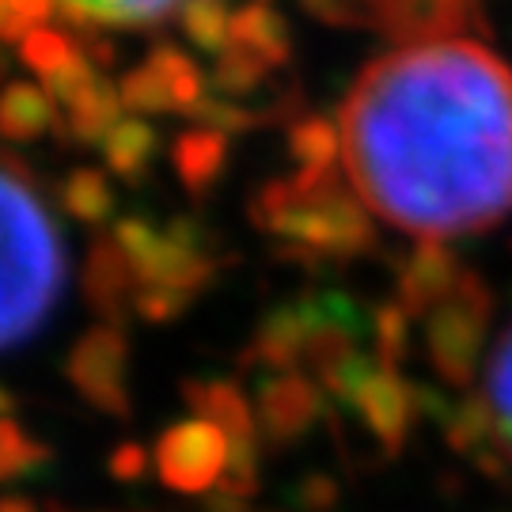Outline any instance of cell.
<instances>
[{
  "mask_svg": "<svg viewBox=\"0 0 512 512\" xmlns=\"http://www.w3.org/2000/svg\"><path fill=\"white\" fill-rule=\"evenodd\" d=\"M110 236L118 239V247L133 262L141 289L152 285V289H175V293L198 296L205 285H213V277L220 270L217 255L190 251L145 217H122Z\"/></svg>",
  "mask_w": 512,
  "mask_h": 512,
  "instance_id": "cell-5",
  "label": "cell"
},
{
  "mask_svg": "<svg viewBox=\"0 0 512 512\" xmlns=\"http://www.w3.org/2000/svg\"><path fill=\"white\" fill-rule=\"evenodd\" d=\"M486 399L497 414V429L505 440V452L512 459V327L505 338L497 342L494 357H490V380H486Z\"/></svg>",
  "mask_w": 512,
  "mask_h": 512,
  "instance_id": "cell-27",
  "label": "cell"
},
{
  "mask_svg": "<svg viewBox=\"0 0 512 512\" xmlns=\"http://www.w3.org/2000/svg\"><path fill=\"white\" fill-rule=\"evenodd\" d=\"M0 512H38V505L23 494H0Z\"/></svg>",
  "mask_w": 512,
  "mask_h": 512,
  "instance_id": "cell-39",
  "label": "cell"
},
{
  "mask_svg": "<svg viewBox=\"0 0 512 512\" xmlns=\"http://www.w3.org/2000/svg\"><path fill=\"white\" fill-rule=\"evenodd\" d=\"M61 202L69 209V217H76L80 224H107L114 213V190L103 171L76 167L61 186Z\"/></svg>",
  "mask_w": 512,
  "mask_h": 512,
  "instance_id": "cell-22",
  "label": "cell"
},
{
  "mask_svg": "<svg viewBox=\"0 0 512 512\" xmlns=\"http://www.w3.org/2000/svg\"><path fill=\"white\" fill-rule=\"evenodd\" d=\"M308 342H311V304L308 296L277 304L274 311L262 315L251 346L243 353V361L255 368H266L270 376L281 372H300L308 368Z\"/></svg>",
  "mask_w": 512,
  "mask_h": 512,
  "instance_id": "cell-11",
  "label": "cell"
},
{
  "mask_svg": "<svg viewBox=\"0 0 512 512\" xmlns=\"http://www.w3.org/2000/svg\"><path fill=\"white\" fill-rule=\"evenodd\" d=\"M156 148H160V137H156V129L148 126L145 118H122L103 141V156H107V167L118 179L137 183L148 171V164H152Z\"/></svg>",
  "mask_w": 512,
  "mask_h": 512,
  "instance_id": "cell-20",
  "label": "cell"
},
{
  "mask_svg": "<svg viewBox=\"0 0 512 512\" xmlns=\"http://www.w3.org/2000/svg\"><path fill=\"white\" fill-rule=\"evenodd\" d=\"M205 512H251V505L247 501H236V497L220 494V490H213V494L205 497Z\"/></svg>",
  "mask_w": 512,
  "mask_h": 512,
  "instance_id": "cell-37",
  "label": "cell"
},
{
  "mask_svg": "<svg viewBox=\"0 0 512 512\" xmlns=\"http://www.w3.org/2000/svg\"><path fill=\"white\" fill-rule=\"evenodd\" d=\"M54 126V99L38 84L16 80L0 92V137L8 141H35Z\"/></svg>",
  "mask_w": 512,
  "mask_h": 512,
  "instance_id": "cell-18",
  "label": "cell"
},
{
  "mask_svg": "<svg viewBox=\"0 0 512 512\" xmlns=\"http://www.w3.org/2000/svg\"><path fill=\"white\" fill-rule=\"evenodd\" d=\"M171 164H175V175L186 186V194L202 198V194H209V186L220 179L224 164H228V137L202 126L183 129L175 137V145H171Z\"/></svg>",
  "mask_w": 512,
  "mask_h": 512,
  "instance_id": "cell-15",
  "label": "cell"
},
{
  "mask_svg": "<svg viewBox=\"0 0 512 512\" xmlns=\"http://www.w3.org/2000/svg\"><path fill=\"white\" fill-rule=\"evenodd\" d=\"M80 285H84V300L110 327L126 323V315L133 311V300H137V289H141L133 262L126 258V251L118 247L114 236H103L92 243V251L84 258Z\"/></svg>",
  "mask_w": 512,
  "mask_h": 512,
  "instance_id": "cell-12",
  "label": "cell"
},
{
  "mask_svg": "<svg viewBox=\"0 0 512 512\" xmlns=\"http://www.w3.org/2000/svg\"><path fill=\"white\" fill-rule=\"evenodd\" d=\"M186 0H61V16L76 27H152L164 23L175 8L183 12Z\"/></svg>",
  "mask_w": 512,
  "mask_h": 512,
  "instance_id": "cell-17",
  "label": "cell"
},
{
  "mask_svg": "<svg viewBox=\"0 0 512 512\" xmlns=\"http://www.w3.org/2000/svg\"><path fill=\"white\" fill-rule=\"evenodd\" d=\"M179 19H183L186 38L205 54L220 57L232 46V16H228L224 0H186Z\"/></svg>",
  "mask_w": 512,
  "mask_h": 512,
  "instance_id": "cell-25",
  "label": "cell"
},
{
  "mask_svg": "<svg viewBox=\"0 0 512 512\" xmlns=\"http://www.w3.org/2000/svg\"><path fill=\"white\" fill-rule=\"evenodd\" d=\"M342 160L368 213L418 239L512 213V69L467 38L372 61L342 103Z\"/></svg>",
  "mask_w": 512,
  "mask_h": 512,
  "instance_id": "cell-1",
  "label": "cell"
},
{
  "mask_svg": "<svg viewBox=\"0 0 512 512\" xmlns=\"http://www.w3.org/2000/svg\"><path fill=\"white\" fill-rule=\"evenodd\" d=\"M194 304V296L175 293V289H137V300H133V315H141L145 323H175L179 315H186V308Z\"/></svg>",
  "mask_w": 512,
  "mask_h": 512,
  "instance_id": "cell-33",
  "label": "cell"
},
{
  "mask_svg": "<svg viewBox=\"0 0 512 512\" xmlns=\"http://www.w3.org/2000/svg\"><path fill=\"white\" fill-rule=\"evenodd\" d=\"M12 410H16V395L0 384V418H12Z\"/></svg>",
  "mask_w": 512,
  "mask_h": 512,
  "instance_id": "cell-40",
  "label": "cell"
},
{
  "mask_svg": "<svg viewBox=\"0 0 512 512\" xmlns=\"http://www.w3.org/2000/svg\"><path fill=\"white\" fill-rule=\"evenodd\" d=\"M65 289V247L27 167L0 160V353L50 323Z\"/></svg>",
  "mask_w": 512,
  "mask_h": 512,
  "instance_id": "cell-2",
  "label": "cell"
},
{
  "mask_svg": "<svg viewBox=\"0 0 512 512\" xmlns=\"http://www.w3.org/2000/svg\"><path fill=\"white\" fill-rule=\"evenodd\" d=\"M148 65L164 76L175 110H183V114H194V110H198V103L205 99V80H202V73H198V65H194L179 46L160 42V46L148 54Z\"/></svg>",
  "mask_w": 512,
  "mask_h": 512,
  "instance_id": "cell-23",
  "label": "cell"
},
{
  "mask_svg": "<svg viewBox=\"0 0 512 512\" xmlns=\"http://www.w3.org/2000/svg\"><path fill=\"white\" fill-rule=\"evenodd\" d=\"M494 323V293L490 285L463 270L452 296L425 319V353L448 387H471L478 376V361Z\"/></svg>",
  "mask_w": 512,
  "mask_h": 512,
  "instance_id": "cell-4",
  "label": "cell"
},
{
  "mask_svg": "<svg viewBox=\"0 0 512 512\" xmlns=\"http://www.w3.org/2000/svg\"><path fill=\"white\" fill-rule=\"evenodd\" d=\"M304 4V12H311L315 19H323L330 27H353V23H365L361 12H357V4H349V0H300Z\"/></svg>",
  "mask_w": 512,
  "mask_h": 512,
  "instance_id": "cell-36",
  "label": "cell"
},
{
  "mask_svg": "<svg viewBox=\"0 0 512 512\" xmlns=\"http://www.w3.org/2000/svg\"><path fill=\"white\" fill-rule=\"evenodd\" d=\"M353 4L380 35L406 46L448 42L463 35L471 23L486 27L478 16V0H353Z\"/></svg>",
  "mask_w": 512,
  "mask_h": 512,
  "instance_id": "cell-8",
  "label": "cell"
},
{
  "mask_svg": "<svg viewBox=\"0 0 512 512\" xmlns=\"http://www.w3.org/2000/svg\"><path fill=\"white\" fill-rule=\"evenodd\" d=\"M463 277V266L459 258L437 243V239H421L418 247L403 258L399 266V285H395V300L406 308V315H433V311L452 296L456 281Z\"/></svg>",
  "mask_w": 512,
  "mask_h": 512,
  "instance_id": "cell-13",
  "label": "cell"
},
{
  "mask_svg": "<svg viewBox=\"0 0 512 512\" xmlns=\"http://www.w3.org/2000/svg\"><path fill=\"white\" fill-rule=\"evenodd\" d=\"M65 380L84 403L107 414V418H129V338L126 327L95 323L76 338V346L65 357Z\"/></svg>",
  "mask_w": 512,
  "mask_h": 512,
  "instance_id": "cell-6",
  "label": "cell"
},
{
  "mask_svg": "<svg viewBox=\"0 0 512 512\" xmlns=\"http://www.w3.org/2000/svg\"><path fill=\"white\" fill-rule=\"evenodd\" d=\"M251 220L281 243V255L304 266L376 247L372 213L338 167H300L289 179L266 183L251 202Z\"/></svg>",
  "mask_w": 512,
  "mask_h": 512,
  "instance_id": "cell-3",
  "label": "cell"
},
{
  "mask_svg": "<svg viewBox=\"0 0 512 512\" xmlns=\"http://www.w3.org/2000/svg\"><path fill=\"white\" fill-rule=\"evenodd\" d=\"M183 403L202 421H213L224 437L239 444H258L255 403L243 395V387L232 380H183Z\"/></svg>",
  "mask_w": 512,
  "mask_h": 512,
  "instance_id": "cell-14",
  "label": "cell"
},
{
  "mask_svg": "<svg viewBox=\"0 0 512 512\" xmlns=\"http://www.w3.org/2000/svg\"><path fill=\"white\" fill-rule=\"evenodd\" d=\"M50 444L31 437L16 418H0V486L38 475L50 463Z\"/></svg>",
  "mask_w": 512,
  "mask_h": 512,
  "instance_id": "cell-21",
  "label": "cell"
},
{
  "mask_svg": "<svg viewBox=\"0 0 512 512\" xmlns=\"http://www.w3.org/2000/svg\"><path fill=\"white\" fill-rule=\"evenodd\" d=\"M338 482L327 475H304L300 482H296L293 490V501L300 505L304 512H330L334 505H338Z\"/></svg>",
  "mask_w": 512,
  "mask_h": 512,
  "instance_id": "cell-34",
  "label": "cell"
},
{
  "mask_svg": "<svg viewBox=\"0 0 512 512\" xmlns=\"http://www.w3.org/2000/svg\"><path fill=\"white\" fill-rule=\"evenodd\" d=\"M80 54L76 50V42L65 31H54V27H38L31 35L19 42V57H23V65L38 73L42 80L46 76H54L57 69H65L73 57Z\"/></svg>",
  "mask_w": 512,
  "mask_h": 512,
  "instance_id": "cell-28",
  "label": "cell"
},
{
  "mask_svg": "<svg viewBox=\"0 0 512 512\" xmlns=\"http://www.w3.org/2000/svg\"><path fill=\"white\" fill-rule=\"evenodd\" d=\"M289 152L300 167H338L342 156V129L330 118H296L289 129Z\"/></svg>",
  "mask_w": 512,
  "mask_h": 512,
  "instance_id": "cell-24",
  "label": "cell"
},
{
  "mask_svg": "<svg viewBox=\"0 0 512 512\" xmlns=\"http://www.w3.org/2000/svg\"><path fill=\"white\" fill-rule=\"evenodd\" d=\"M190 118H194L202 129H213V133H224V137H232V133H247V129H255L258 122H262L258 114H251V110L232 103V99H220V95H213V99L205 95Z\"/></svg>",
  "mask_w": 512,
  "mask_h": 512,
  "instance_id": "cell-32",
  "label": "cell"
},
{
  "mask_svg": "<svg viewBox=\"0 0 512 512\" xmlns=\"http://www.w3.org/2000/svg\"><path fill=\"white\" fill-rule=\"evenodd\" d=\"M118 95H122V107L137 110V114H164V110H175L164 76L156 73L148 61L137 65V69H129V73L118 80Z\"/></svg>",
  "mask_w": 512,
  "mask_h": 512,
  "instance_id": "cell-29",
  "label": "cell"
},
{
  "mask_svg": "<svg viewBox=\"0 0 512 512\" xmlns=\"http://www.w3.org/2000/svg\"><path fill=\"white\" fill-rule=\"evenodd\" d=\"M232 46L262 57L270 69H274V65H285L289 54H293L289 23H285L281 12H274L266 0H251V4H243L236 16H232Z\"/></svg>",
  "mask_w": 512,
  "mask_h": 512,
  "instance_id": "cell-16",
  "label": "cell"
},
{
  "mask_svg": "<svg viewBox=\"0 0 512 512\" xmlns=\"http://www.w3.org/2000/svg\"><path fill=\"white\" fill-rule=\"evenodd\" d=\"M232 459V440L220 433L213 421L186 418L167 425L156 440V475L167 490L186 497H209L224 482Z\"/></svg>",
  "mask_w": 512,
  "mask_h": 512,
  "instance_id": "cell-7",
  "label": "cell"
},
{
  "mask_svg": "<svg viewBox=\"0 0 512 512\" xmlns=\"http://www.w3.org/2000/svg\"><path fill=\"white\" fill-rule=\"evenodd\" d=\"M148 463H152V456H148L137 440H122V444L110 452L107 471H110V478H118V482H141L148 471Z\"/></svg>",
  "mask_w": 512,
  "mask_h": 512,
  "instance_id": "cell-35",
  "label": "cell"
},
{
  "mask_svg": "<svg viewBox=\"0 0 512 512\" xmlns=\"http://www.w3.org/2000/svg\"><path fill=\"white\" fill-rule=\"evenodd\" d=\"M323 387L311 384L304 372H281L266 376L255 391V418L258 433L270 440L274 448H293L315 429L323 418Z\"/></svg>",
  "mask_w": 512,
  "mask_h": 512,
  "instance_id": "cell-9",
  "label": "cell"
},
{
  "mask_svg": "<svg viewBox=\"0 0 512 512\" xmlns=\"http://www.w3.org/2000/svg\"><path fill=\"white\" fill-rule=\"evenodd\" d=\"M349 410L361 418L368 437L384 448V456H399L414 425L421 421L418 384H410L403 372L380 365L368 376V384L361 387V395L353 399Z\"/></svg>",
  "mask_w": 512,
  "mask_h": 512,
  "instance_id": "cell-10",
  "label": "cell"
},
{
  "mask_svg": "<svg viewBox=\"0 0 512 512\" xmlns=\"http://www.w3.org/2000/svg\"><path fill=\"white\" fill-rule=\"evenodd\" d=\"M88 57H92V65L99 61V69H110L114 65V46L103 35H92L88 38Z\"/></svg>",
  "mask_w": 512,
  "mask_h": 512,
  "instance_id": "cell-38",
  "label": "cell"
},
{
  "mask_svg": "<svg viewBox=\"0 0 512 512\" xmlns=\"http://www.w3.org/2000/svg\"><path fill=\"white\" fill-rule=\"evenodd\" d=\"M95 84H99V76H95V65L88 54H76L65 69H57L54 76H46L42 80V92L50 95L54 103H61V107H73L76 99L84 92H92Z\"/></svg>",
  "mask_w": 512,
  "mask_h": 512,
  "instance_id": "cell-31",
  "label": "cell"
},
{
  "mask_svg": "<svg viewBox=\"0 0 512 512\" xmlns=\"http://www.w3.org/2000/svg\"><path fill=\"white\" fill-rule=\"evenodd\" d=\"M372 346L380 365L399 372L410 353V315L399 300H384L380 308H372Z\"/></svg>",
  "mask_w": 512,
  "mask_h": 512,
  "instance_id": "cell-26",
  "label": "cell"
},
{
  "mask_svg": "<svg viewBox=\"0 0 512 512\" xmlns=\"http://www.w3.org/2000/svg\"><path fill=\"white\" fill-rule=\"evenodd\" d=\"M266 73H270V65H266L262 57L228 46V50L217 57V65H213V84H217L224 95H251L258 84L266 80Z\"/></svg>",
  "mask_w": 512,
  "mask_h": 512,
  "instance_id": "cell-30",
  "label": "cell"
},
{
  "mask_svg": "<svg viewBox=\"0 0 512 512\" xmlns=\"http://www.w3.org/2000/svg\"><path fill=\"white\" fill-rule=\"evenodd\" d=\"M122 122V95H118V84L110 80H99L92 92H84L69 107V122H65V137L76 141V145H99L107 141L110 129Z\"/></svg>",
  "mask_w": 512,
  "mask_h": 512,
  "instance_id": "cell-19",
  "label": "cell"
}]
</instances>
